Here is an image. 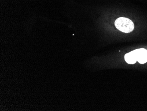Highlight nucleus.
Masks as SVG:
<instances>
[{
    "mask_svg": "<svg viewBox=\"0 0 147 111\" xmlns=\"http://www.w3.org/2000/svg\"><path fill=\"white\" fill-rule=\"evenodd\" d=\"M115 25L118 30L124 33L131 32L134 29L133 21L125 17H119L116 19Z\"/></svg>",
    "mask_w": 147,
    "mask_h": 111,
    "instance_id": "nucleus-1",
    "label": "nucleus"
},
{
    "mask_svg": "<svg viewBox=\"0 0 147 111\" xmlns=\"http://www.w3.org/2000/svg\"><path fill=\"white\" fill-rule=\"evenodd\" d=\"M124 58L126 63L130 64H134L137 61V56L134 50L126 54L125 55Z\"/></svg>",
    "mask_w": 147,
    "mask_h": 111,
    "instance_id": "nucleus-3",
    "label": "nucleus"
},
{
    "mask_svg": "<svg viewBox=\"0 0 147 111\" xmlns=\"http://www.w3.org/2000/svg\"><path fill=\"white\" fill-rule=\"evenodd\" d=\"M137 61L140 64H144L147 62V50L144 48L138 49L134 50Z\"/></svg>",
    "mask_w": 147,
    "mask_h": 111,
    "instance_id": "nucleus-2",
    "label": "nucleus"
}]
</instances>
